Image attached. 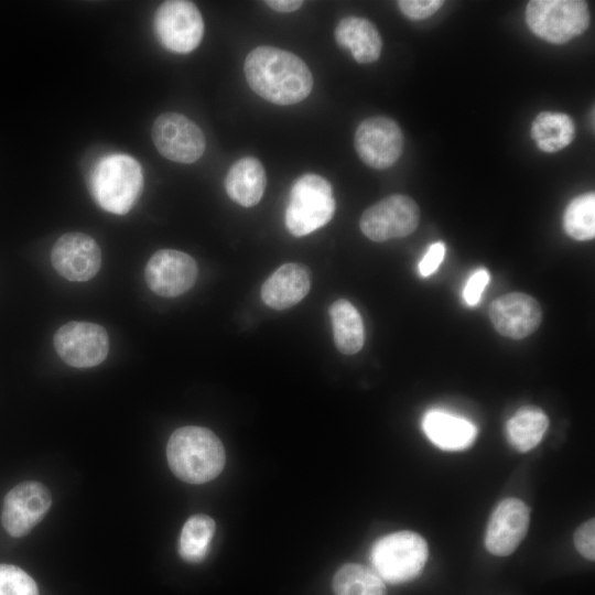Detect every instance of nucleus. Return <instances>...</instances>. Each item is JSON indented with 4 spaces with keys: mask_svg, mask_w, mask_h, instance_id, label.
I'll return each mask as SVG.
<instances>
[{
    "mask_svg": "<svg viewBox=\"0 0 595 595\" xmlns=\"http://www.w3.org/2000/svg\"><path fill=\"white\" fill-rule=\"evenodd\" d=\"M244 71L249 87L275 105L298 104L313 88V76L304 61L282 48H253L245 60Z\"/></svg>",
    "mask_w": 595,
    "mask_h": 595,
    "instance_id": "nucleus-1",
    "label": "nucleus"
},
{
    "mask_svg": "<svg viewBox=\"0 0 595 595\" xmlns=\"http://www.w3.org/2000/svg\"><path fill=\"white\" fill-rule=\"evenodd\" d=\"M166 458L174 475L188 484H204L214 479L226 462L220 440L202 426L175 430L166 445Z\"/></svg>",
    "mask_w": 595,
    "mask_h": 595,
    "instance_id": "nucleus-2",
    "label": "nucleus"
},
{
    "mask_svg": "<svg viewBox=\"0 0 595 595\" xmlns=\"http://www.w3.org/2000/svg\"><path fill=\"white\" fill-rule=\"evenodd\" d=\"M142 190L141 165L130 155H105L91 171V195L97 204L109 213L127 214L138 202Z\"/></svg>",
    "mask_w": 595,
    "mask_h": 595,
    "instance_id": "nucleus-3",
    "label": "nucleus"
},
{
    "mask_svg": "<svg viewBox=\"0 0 595 595\" xmlns=\"http://www.w3.org/2000/svg\"><path fill=\"white\" fill-rule=\"evenodd\" d=\"M429 548L419 533L402 530L378 539L371 547L372 570L389 584H402L418 577L428 560Z\"/></svg>",
    "mask_w": 595,
    "mask_h": 595,
    "instance_id": "nucleus-4",
    "label": "nucleus"
},
{
    "mask_svg": "<svg viewBox=\"0 0 595 595\" xmlns=\"http://www.w3.org/2000/svg\"><path fill=\"white\" fill-rule=\"evenodd\" d=\"M334 213L333 188L326 178L306 173L295 180L285 209V226L293 236L310 235L325 226Z\"/></svg>",
    "mask_w": 595,
    "mask_h": 595,
    "instance_id": "nucleus-5",
    "label": "nucleus"
},
{
    "mask_svg": "<svg viewBox=\"0 0 595 595\" xmlns=\"http://www.w3.org/2000/svg\"><path fill=\"white\" fill-rule=\"evenodd\" d=\"M589 10L582 0H531L526 7V23L537 36L564 44L589 25Z\"/></svg>",
    "mask_w": 595,
    "mask_h": 595,
    "instance_id": "nucleus-6",
    "label": "nucleus"
},
{
    "mask_svg": "<svg viewBox=\"0 0 595 595\" xmlns=\"http://www.w3.org/2000/svg\"><path fill=\"white\" fill-rule=\"evenodd\" d=\"M154 31L170 52L187 54L202 42L204 21L195 3L185 0L164 1L154 15Z\"/></svg>",
    "mask_w": 595,
    "mask_h": 595,
    "instance_id": "nucleus-7",
    "label": "nucleus"
},
{
    "mask_svg": "<svg viewBox=\"0 0 595 595\" xmlns=\"http://www.w3.org/2000/svg\"><path fill=\"white\" fill-rule=\"evenodd\" d=\"M419 220L418 204L407 195L394 194L368 207L359 226L367 238L381 242L412 234Z\"/></svg>",
    "mask_w": 595,
    "mask_h": 595,
    "instance_id": "nucleus-8",
    "label": "nucleus"
},
{
    "mask_svg": "<svg viewBox=\"0 0 595 595\" xmlns=\"http://www.w3.org/2000/svg\"><path fill=\"white\" fill-rule=\"evenodd\" d=\"M152 140L161 155L184 164L197 161L206 148L201 128L178 112H164L154 120Z\"/></svg>",
    "mask_w": 595,
    "mask_h": 595,
    "instance_id": "nucleus-9",
    "label": "nucleus"
},
{
    "mask_svg": "<svg viewBox=\"0 0 595 595\" xmlns=\"http://www.w3.org/2000/svg\"><path fill=\"white\" fill-rule=\"evenodd\" d=\"M54 347L69 366L89 368L101 364L109 351L106 329L90 322H69L54 335Z\"/></svg>",
    "mask_w": 595,
    "mask_h": 595,
    "instance_id": "nucleus-10",
    "label": "nucleus"
},
{
    "mask_svg": "<svg viewBox=\"0 0 595 595\" xmlns=\"http://www.w3.org/2000/svg\"><path fill=\"white\" fill-rule=\"evenodd\" d=\"M354 144L357 154L368 166L382 170L393 165L403 150V134L398 123L387 117L361 121Z\"/></svg>",
    "mask_w": 595,
    "mask_h": 595,
    "instance_id": "nucleus-11",
    "label": "nucleus"
},
{
    "mask_svg": "<svg viewBox=\"0 0 595 595\" xmlns=\"http://www.w3.org/2000/svg\"><path fill=\"white\" fill-rule=\"evenodd\" d=\"M144 274L147 284L155 294L176 298L194 285L198 268L186 252L162 249L149 259Z\"/></svg>",
    "mask_w": 595,
    "mask_h": 595,
    "instance_id": "nucleus-12",
    "label": "nucleus"
},
{
    "mask_svg": "<svg viewBox=\"0 0 595 595\" xmlns=\"http://www.w3.org/2000/svg\"><path fill=\"white\" fill-rule=\"evenodd\" d=\"M52 504L48 489L37 482H24L6 496L2 524L12 537H23L37 524Z\"/></svg>",
    "mask_w": 595,
    "mask_h": 595,
    "instance_id": "nucleus-13",
    "label": "nucleus"
},
{
    "mask_svg": "<svg viewBox=\"0 0 595 595\" xmlns=\"http://www.w3.org/2000/svg\"><path fill=\"white\" fill-rule=\"evenodd\" d=\"M530 523V510L518 498L501 500L491 512L485 533V548L497 556L515 552L524 539Z\"/></svg>",
    "mask_w": 595,
    "mask_h": 595,
    "instance_id": "nucleus-14",
    "label": "nucleus"
},
{
    "mask_svg": "<svg viewBox=\"0 0 595 595\" xmlns=\"http://www.w3.org/2000/svg\"><path fill=\"white\" fill-rule=\"evenodd\" d=\"M51 261L56 272L69 281L94 278L101 266V251L94 238L83 232H67L54 244Z\"/></svg>",
    "mask_w": 595,
    "mask_h": 595,
    "instance_id": "nucleus-15",
    "label": "nucleus"
},
{
    "mask_svg": "<svg viewBox=\"0 0 595 595\" xmlns=\"http://www.w3.org/2000/svg\"><path fill=\"white\" fill-rule=\"evenodd\" d=\"M489 317L496 331L509 338L521 339L540 325L542 311L536 299L520 292L497 298L489 307Z\"/></svg>",
    "mask_w": 595,
    "mask_h": 595,
    "instance_id": "nucleus-16",
    "label": "nucleus"
},
{
    "mask_svg": "<svg viewBox=\"0 0 595 595\" xmlns=\"http://www.w3.org/2000/svg\"><path fill=\"white\" fill-rule=\"evenodd\" d=\"M311 288L310 269L296 262L279 267L262 284L261 299L273 310L282 311L303 300Z\"/></svg>",
    "mask_w": 595,
    "mask_h": 595,
    "instance_id": "nucleus-17",
    "label": "nucleus"
},
{
    "mask_svg": "<svg viewBox=\"0 0 595 595\" xmlns=\"http://www.w3.org/2000/svg\"><path fill=\"white\" fill-rule=\"evenodd\" d=\"M422 429L428 439L444 451L466 450L477 436V428L470 421L443 410L428 411Z\"/></svg>",
    "mask_w": 595,
    "mask_h": 595,
    "instance_id": "nucleus-18",
    "label": "nucleus"
},
{
    "mask_svg": "<svg viewBox=\"0 0 595 595\" xmlns=\"http://www.w3.org/2000/svg\"><path fill=\"white\" fill-rule=\"evenodd\" d=\"M339 47L348 50L360 64L377 61L381 53V36L372 22L349 15L342 19L334 31Z\"/></svg>",
    "mask_w": 595,
    "mask_h": 595,
    "instance_id": "nucleus-19",
    "label": "nucleus"
},
{
    "mask_svg": "<svg viewBox=\"0 0 595 595\" xmlns=\"http://www.w3.org/2000/svg\"><path fill=\"white\" fill-rule=\"evenodd\" d=\"M224 185L234 202L244 207H252L260 202L266 190L264 167L253 156L241 158L228 170Z\"/></svg>",
    "mask_w": 595,
    "mask_h": 595,
    "instance_id": "nucleus-20",
    "label": "nucleus"
},
{
    "mask_svg": "<svg viewBox=\"0 0 595 595\" xmlns=\"http://www.w3.org/2000/svg\"><path fill=\"white\" fill-rule=\"evenodd\" d=\"M336 348L344 355L358 353L365 340L364 323L357 309L347 300H336L328 309Z\"/></svg>",
    "mask_w": 595,
    "mask_h": 595,
    "instance_id": "nucleus-21",
    "label": "nucleus"
},
{
    "mask_svg": "<svg viewBox=\"0 0 595 595\" xmlns=\"http://www.w3.org/2000/svg\"><path fill=\"white\" fill-rule=\"evenodd\" d=\"M549 426V419L540 408L523 405L507 422L510 445L520 453L536 447Z\"/></svg>",
    "mask_w": 595,
    "mask_h": 595,
    "instance_id": "nucleus-22",
    "label": "nucleus"
},
{
    "mask_svg": "<svg viewBox=\"0 0 595 595\" xmlns=\"http://www.w3.org/2000/svg\"><path fill=\"white\" fill-rule=\"evenodd\" d=\"M530 133L541 151L554 153L573 141L575 126L566 113L542 111L534 118Z\"/></svg>",
    "mask_w": 595,
    "mask_h": 595,
    "instance_id": "nucleus-23",
    "label": "nucleus"
},
{
    "mask_svg": "<svg viewBox=\"0 0 595 595\" xmlns=\"http://www.w3.org/2000/svg\"><path fill=\"white\" fill-rule=\"evenodd\" d=\"M335 595H387L380 576L365 565L347 563L339 567L333 578Z\"/></svg>",
    "mask_w": 595,
    "mask_h": 595,
    "instance_id": "nucleus-24",
    "label": "nucleus"
},
{
    "mask_svg": "<svg viewBox=\"0 0 595 595\" xmlns=\"http://www.w3.org/2000/svg\"><path fill=\"white\" fill-rule=\"evenodd\" d=\"M216 529L215 521L206 515H194L181 531L178 553L187 562H201L208 553Z\"/></svg>",
    "mask_w": 595,
    "mask_h": 595,
    "instance_id": "nucleus-25",
    "label": "nucleus"
},
{
    "mask_svg": "<svg viewBox=\"0 0 595 595\" xmlns=\"http://www.w3.org/2000/svg\"><path fill=\"white\" fill-rule=\"evenodd\" d=\"M565 232L573 239L584 241L595 237V194L588 192L573 198L563 216Z\"/></svg>",
    "mask_w": 595,
    "mask_h": 595,
    "instance_id": "nucleus-26",
    "label": "nucleus"
},
{
    "mask_svg": "<svg viewBox=\"0 0 595 595\" xmlns=\"http://www.w3.org/2000/svg\"><path fill=\"white\" fill-rule=\"evenodd\" d=\"M0 595H39L34 580L22 569L0 564Z\"/></svg>",
    "mask_w": 595,
    "mask_h": 595,
    "instance_id": "nucleus-27",
    "label": "nucleus"
},
{
    "mask_svg": "<svg viewBox=\"0 0 595 595\" xmlns=\"http://www.w3.org/2000/svg\"><path fill=\"white\" fill-rule=\"evenodd\" d=\"M442 0H400V11L412 20H422L433 15L442 6Z\"/></svg>",
    "mask_w": 595,
    "mask_h": 595,
    "instance_id": "nucleus-28",
    "label": "nucleus"
},
{
    "mask_svg": "<svg viewBox=\"0 0 595 595\" xmlns=\"http://www.w3.org/2000/svg\"><path fill=\"white\" fill-rule=\"evenodd\" d=\"M574 545L578 553L588 561L595 560V520L588 519L574 533Z\"/></svg>",
    "mask_w": 595,
    "mask_h": 595,
    "instance_id": "nucleus-29",
    "label": "nucleus"
},
{
    "mask_svg": "<svg viewBox=\"0 0 595 595\" xmlns=\"http://www.w3.org/2000/svg\"><path fill=\"white\" fill-rule=\"evenodd\" d=\"M489 279V273L486 269H478L469 277L463 291V298L466 304L473 306L479 302Z\"/></svg>",
    "mask_w": 595,
    "mask_h": 595,
    "instance_id": "nucleus-30",
    "label": "nucleus"
},
{
    "mask_svg": "<svg viewBox=\"0 0 595 595\" xmlns=\"http://www.w3.org/2000/svg\"><path fill=\"white\" fill-rule=\"evenodd\" d=\"M444 255L445 246L442 241L431 245L419 263L420 274L426 278L434 273L442 263Z\"/></svg>",
    "mask_w": 595,
    "mask_h": 595,
    "instance_id": "nucleus-31",
    "label": "nucleus"
},
{
    "mask_svg": "<svg viewBox=\"0 0 595 595\" xmlns=\"http://www.w3.org/2000/svg\"><path fill=\"white\" fill-rule=\"evenodd\" d=\"M264 3L278 12H293L300 9L303 4V1L300 0H268Z\"/></svg>",
    "mask_w": 595,
    "mask_h": 595,
    "instance_id": "nucleus-32",
    "label": "nucleus"
}]
</instances>
